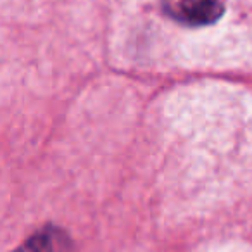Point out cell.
<instances>
[{"mask_svg": "<svg viewBox=\"0 0 252 252\" xmlns=\"http://www.w3.org/2000/svg\"><path fill=\"white\" fill-rule=\"evenodd\" d=\"M166 14L185 26L213 25L223 16L224 0H162Z\"/></svg>", "mask_w": 252, "mask_h": 252, "instance_id": "6da1fadb", "label": "cell"}, {"mask_svg": "<svg viewBox=\"0 0 252 252\" xmlns=\"http://www.w3.org/2000/svg\"><path fill=\"white\" fill-rule=\"evenodd\" d=\"M56 242L50 235H36L16 252H56Z\"/></svg>", "mask_w": 252, "mask_h": 252, "instance_id": "7a4b0ae2", "label": "cell"}]
</instances>
